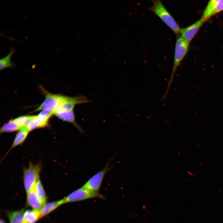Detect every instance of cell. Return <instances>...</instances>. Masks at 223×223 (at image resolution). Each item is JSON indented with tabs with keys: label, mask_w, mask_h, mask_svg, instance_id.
Segmentation results:
<instances>
[{
	"label": "cell",
	"mask_w": 223,
	"mask_h": 223,
	"mask_svg": "<svg viewBox=\"0 0 223 223\" xmlns=\"http://www.w3.org/2000/svg\"><path fill=\"white\" fill-rule=\"evenodd\" d=\"M190 42L179 36L177 39L175 47L174 61L172 72L168 81L166 91L162 100L165 99L174 80L175 73L180 63L188 51Z\"/></svg>",
	"instance_id": "6da1fadb"
},
{
	"label": "cell",
	"mask_w": 223,
	"mask_h": 223,
	"mask_svg": "<svg viewBox=\"0 0 223 223\" xmlns=\"http://www.w3.org/2000/svg\"><path fill=\"white\" fill-rule=\"evenodd\" d=\"M150 9L174 33L178 35L181 28L171 14L160 0H153Z\"/></svg>",
	"instance_id": "7a4b0ae2"
},
{
	"label": "cell",
	"mask_w": 223,
	"mask_h": 223,
	"mask_svg": "<svg viewBox=\"0 0 223 223\" xmlns=\"http://www.w3.org/2000/svg\"><path fill=\"white\" fill-rule=\"evenodd\" d=\"M42 166L40 164L30 163L27 168L24 170L23 180L25 192L27 194L33 190L38 180Z\"/></svg>",
	"instance_id": "3957f363"
},
{
	"label": "cell",
	"mask_w": 223,
	"mask_h": 223,
	"mask_svg": "<svg viewBox=\"0 0 223 223\" xmlns=\"http://www.w3.org/2000/svg\"><path fill=\"white\" fill-rule=\"evenodd\" d=\"M95 198L105 199L104 195L99 192L91 191L82 186L74 191L64 199L65 203Z\"/></svg>",
	"instance_id": "277c9868"
},
{
	"label": "cell",
	"mask_w": 223,
	"mask_h": 223,
	"mask_svg": "<svg viewBox=\"0 0 223 223\" xmlns=\"http://www.w3.org/2000/svg\"><path fill=\"white\" fill-rule=\"evenodd\" d=\"M40 88L45 95V98L43 103L34 111L48 110L51 111L53 113V111L61 102L65 95L51 94L47 91L42 87H40Z\"/></svg>",
	"instance_id": "5b68a950"
},
{
	"label": "cell",
	"mask_w": 223,
	"mask_h": 223,
	"mask_svg": "<svg viewBox=\"0 0 223 223\" xmlns=\"http://www.w3.org/2000/svg\"><path fill=\"white\" fill-rule=\"evenodd\" d=\"M110 163L108 162L103 169L93 176L82 187L91 191L99 192L104 177L110 169Z\"/></svg>",
	"instance_id": "8992f818"
},
{
	"label": "cell",
	"mask_w": 223,
	"mask_h": 223,
	"mask_svg": "<svg viewBox=\"0 0 223 223\" xmlns=\"http://www.w3.org/2000/svg\"><path fill=\"white\" fill-rule=\"evenodd\" d=\"M206 20L202 17L194 23L188 27L181 28V36L190 42Z\"/></svg>",
	"instance_id": "52a82bcc"
},
{
	"label": "cell",
	"mask_w": 223,
	"mask_h": 223,
	"mask_svg": "<svg viewBox=\"0 0 223 223\" xmlns=\"http://www.w3.org/2000/svg\"><path fill=\"white\" fill-rule=\"evenodd\" d=\"M223 11V0H211L204 9L202 17L206 20Z\"/></svg>",
	"instance_id": "ba28073f"
},
{
	"label": "cell",
	"mask_w": 223,
	"mask_h": 223,
	"mask_svg": "<svg viewBox=\"0 0 223 223\" xmlns=\"http://www.w3.org/2000/svg\"><path fill=\"white\" fill-rule=\"evenodd\" d=\"M51 116L43 115L39 113L27 126L29 132L34 129L44 128L49 125V121Z\"/></svg>",
	"instance_id": "9c48e42d"
},
{
	"label": "cell",
	"mask_w": 223,
	"mask_h": 223,
	"mask_svg": "<svg viewBox=\"0 0 223 223\" xmlns=\"http://www.w3.org/2000/svg\"><path fill=\"white\" fill-rule=\"evenodd\" d=\"M27 195V204L33 210L40 211L46 204L37 196L34 188Z\"/></svg>",
	"instance_id": "30bf717a"
},
{
	"label": "cell",
	"mask_w": 223,
	"mask_h": 223,
	"mask_svg": "<svg viewBox=\"0 0 223 223\" xmlns=\"http://www.w3.org/2000/svg\"><path fill=\"white\" fill-rule=\"evenodd\" d=\"M59 119L69 122L73 125L81 133L84 131L77 123L74 110L57 112L55 114Z\"/></svg>",
	"instance_id": "8fae6325"
},
{
	"label": "cell",
	"mask_w": 223,
	"mask_h": 223,
	"mask_svg": "<svg viewBox=\"0 0 223 223\" xmlns=\"http://www.w3.org/2000/svg\"><path fill=\"white\" fill-rule=\"evenodd\" d=\"M64 203H65L64 198L46 203L39 211L40 218L46 216Z\"/></svg>",
	"instance_id": "7c38bea8"
},
{
	"label": "cell",
	"mask_w": 223,
	"mask_h": 223,
	"mask_svg": "<svg viewBox=\"0 0 223 223\" xmlns=\"http://www.w3.org/2000/svg\"><path fill=\"white\" fill-rule=\"evenodd\" d=\"M24 208L17 211L6 212L9 223H25L24 219Z\"/></svg>",
	"instance_id": "4fadbf2b"
},
{
	"label": "cell",
	"mask_w": 223,
	"mask_h": 223,
	"mask_svg": "<svg viewBox=\"0 0 223 223\" xmlns=\"http://www.w3.org/2000/svg\"><path fill=\"white\" fill-rule=\"evenodd\" d=\"M29 132L27 128V126L21 128L16 134L12 146L5 155L14 148L22 144L26 138Z\"/></svg>",
	"instance_id": "5bb4252c"
},
{
	"label": "cell",
	"mask_w": 223,
	"mask_h": 223,
	"mask_svg": "<svg viewBox=\"0 0 223 223\" xmlns=\"http://www.w3.org/2000/svg\"><path fill=\"white\" fill-rule=\"evenodd\" d=\"M40 211L28 209L25 211L24 219L25 223H35L40 218Z\"/></svg>",
	"instance_id": "9a60e30c"
},
{
	"label": "cell",
	"mask_w": 223,
	"mask_h": 223,
	"mask_svg": "<svg viewBox=\"0 0 223 223\" xmlns=\"http://www.w3.org/2000/svg\"><path fill=\"white\" fill-rule=\"evenodd\" d=\"M15 52V50L13 48L11 49L8 54L6 56L0 59V69L3 70L6 68H11L15 66V64L11 61V58Z\"/></svg>",
	"instance_id": "2e32d148"
},
{
	"label": "cell",
	"mask_w": 223,
	"mask_h": 223,
	"mask_svg": "<svg viewBox=\"0 0 223 223\" xmlns=\"http://www.w3.org/2000/svg\"><path fill=\"white\" fill-rule=\"evenodd\" d=\"M21 128L15 122L14 119H11L5 124L0 128V133L11 132L19 130Z\"/></svg>",
	"instance_id": "e0dca14e"
},
{
	"label": "cell",
	"mask_w": 223,
	"mask_h": 223,
	"mask_svg": "<svg viewBox=\"0 0 223 223\" xmlns=\"http://www.w3.org/2000/svg\"><path fill=\"white\" fill-rule=\"evenodd\" d=\"M34 189L39 197L46 203L47 198L43 186L40 179L36 183Z\"/></svg>",
	"instance_id": "ac0fdd59"
},
{
	"label": "cell",
	"mask_w": 223,
	"mask_h": 223,
	"mask_svg": "<svg viewBox=\"0 0 223 223\" xmlns=\"http://www.w3.org/2000/svg\"><path fill=\"white\" fill-rule=\"evenodd\" d=\"M35 116H22L14 119V120L21 129L26 127Z\"/></svg>",
	"instance_id": "d6986e66"
},
{
	"label": "cell",
	"mask_w": 223,
	"mask_h": 223,
	"mask_svg": "<svg viewBox=\"0 0 223 223\" xmlns=\"http://www.w3.org/2000/svg\"><path fill=\"white\" fill-rule=\"evenodd\" d=\"M0 223H6L5 221L3 219L1 218L0 220Z\"/></svg>",
	"instance_id": "ffe728a7"
}]
</instances>
